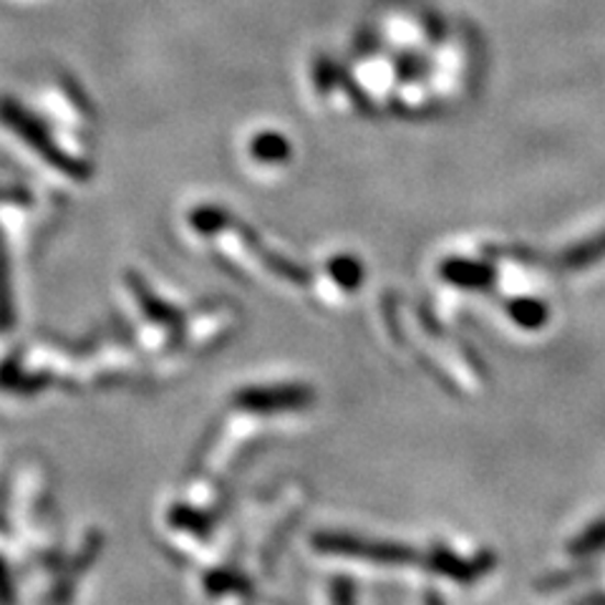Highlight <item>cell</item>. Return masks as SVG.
Returning a JSON list of instances; mask_svg holds the SVG:
<instances>
[{
    "label": "cell",
    "instance_id": "cell-15",
    "mask_svg": "<svg viewBox=\"0 0 605 605\" xmlns=\"http://www.w3.org/2000/svg\"><path fill=\"white\" fill-rule=\"evenodd\" d=\"M573 605H605V593H587L581 601H575Z\"/></svg>",
    "mask_w": 605,
    "mask_h": 605
},
{
    "label": "cell",
    "instance_id": "cell-12",
    "mask_svg": "<svg viewBox=\"0 0 605 605\" xmlns=\"http://www.w3.org/2000/svg\"><path fill=\"white\" fill-rule=\"evenodd\" d=\"M208 591L210 593H233V591H247V581L243 575L229 573V570H217L208 578Z\"/></svg>",
    "mask_w": 605,
    "mask_h": 605
},
{
    "label": "cell",
    "instance_id": "cell-8",
    "mask_svg": "<svg viewBox=\"0 0 605 605\" xmlns=\"http://www.w3.org/2000/svg\"><path fill=\"white\" fill-rule=\"evenodd\" d=\"M603 550H605V517L595 519V523L587 525L585 530L578 533L568 545L570 556L581 558V560L598 556V552H603Z\"/></svg>",
    "mask_w": 605,
    "mask_h": 605
},
{
    "label": "cell",
    "instance_id": "cell-14",
    "mask_svg": "<svg viewBox=\"0 0 605 605\" xmlns=\"http://www.w3.org/2000/svg\"><path fill=\"white\" fill-rule=\"evenodd\" d=\"M330 603L356 605V585L351 578H336L334 585H330Z\"/></svg>",
    "mask_w": 605,
    "mask_h": 605
},
{
    "label": "cell",
    "instance_id": "cell-4",
    "mask_svg": "<svg viewBox=\"0 0 605 605\" xmlns=\"http://www.w3.org/2000/svg\"><path fill=\"white\" fill-rule=\"evenodd\" d=\"M439 278L449 285L462 288V291L484 293V291H492V288H494V280H497V270H494V266L488 260L459 258V255H451V258L441 260Z\"/></svg>",
    "mask_w": 605,
    "mask_h": 605
},
{
    "label": "cell",
    "instance_id": "cell-6",
    "mask_svg": "<svg viewBox=\"0 0 605 605\" xmlns=\"http://www.w3.org/2000/svg\"><path fill=\"white\" fill-rule=\"evenodd\" d=\"M507 315L513 318L519 328L525 330H540L550 318L548 303H542L540 298L530 295H517L507 301Z\"/></svg>",
    "mask_w": 605,
    "mask_h": 605
},
{
    "label": "cell",
    "instance_id": "cell-16",
    "mask_svg": "<svg viewBox=\"0 0 605 605\" xmlns=\"http://www.w3.org/2000/svg\"><path fill=\"white\" fill-rule=\"evenodd\" d=\"M424 605H447L445 601H441V595L439 593H434V591H429V593H426L424 595Z\"/></svg>",
    "mask_w": 605,
    "mask_h": 605
},
{
    "label": "cell",
    "instance_id": "cell-2",
    "mask_svg": "<svg viewBox=\"0 0 605 605\" xmlns=\"http://www.w3.org/2000/svg\"><path fill=\"white\" fill-rule=\"evenodd\" d=\"M313 389L305 383H278V386H247L233 396V404L253 414L301 412L313 404Z\"/></svg>",
    "mask_w": 605,
    "mask_h": 605
},
{
    "label": "cell",
    "instance_id": "cell-1",
    "mask_svg": "<svg viewBox=\"0 0 605 605\" xmlns=\"http://www.w3.org/2000/svg\"><path fill=\"white\" fill-rule=\"evenodd\" d=\"M313 548L318 552H326V556L356 558V560L377 562V565H391V568L412 565V562H422L424 558L414 548H408V545L371 540L351 533H318L313 535Z\"/></svg>",
    "mask_w": 605,
    "mask_h": 605
},
{
    "label": "cell",
    "instance_id": "cell-11",
    "mask_svg": "<svg viewBox=\"0 0 605 605\" xmlns=\"http://www.w3.org/2000/svg\"><path fill=\"white\" fill-rule=\"evenodd\" d=\"M227 225V212L220 208H202L198 212H192V227L198 229V233L212 235L217 233V229H223Z\"/></svg>",
    "mask_w": 605,
    "mask_h": 605
},
{
    "label": "cell",
    "instance_id": "cell-10",
    "mask_svg": "<svg viewBox=\"0 0 605 605\" xmlns=\"http://www.w3.org/2000/svg\"><path fill=\"white\" fill-rule=\"evenodd\" d=\"M134 291H136V295H139V301L144 303V311L149 313V318L167 323V326H180V323H177L180 321V313H177L175 309H169V305H165V303H159L157 298L147 291V288L139 285V280L134 283Z\"/></svg>",
    "mask_w": 605,
    "mask_h": 605
},
{
    "label": "cell",
    "instance_id": "cell-3",
    "mask_svg": "<svg viewBox=\"0 0 605 605\" xmlns=\"http://www.w3.org/2000/svg\"><path fill=\"white\" fill-rule=\"evenodd\" d=\"M422 568L432 570V573L445 575L455 583H474L490 573L494 568V556L492 552H480L474 558H462L457 552H451L447 548H432L429 552H424L422 558Z\"/></svg>",
    "mask_w": 605,
    "mask_h": 605
},
{
    "label": "cell",
    "instance_id": "cell-5",
    "mask_svg": "<svg viewBox=\"0 0 605 605\" xmlns=\"http://www.w3.org/2000/svg\"><path fill=\"white\" fill-rule=\"evenodd\" d=\"M601 260H605V229L598 235L587 237V240L568 247V250L560 255V268L568 272H578L598 266Z\"/></svg>",
    "mask_w": 605,
    "mask_h": 605
},
{
    "label": "cell",
    "instance_id": "cell-9",
    "mask_svg": "<svg viewBox=\"0 0 605 605\" xmlns=\"http://www.w3.org/2000/svg\"><path fill=\"white\" fill-rule=\"evenodd\" d=\"M250 152L255 159L262 161V165H283V161L291 157V144H288L285 136L268 132L255 136Z\"/></svg>",
    "mask_w": 605,
    "mask_h": 605
},
{
    "label": "cell",
    "instance_id": "cell-7",
    "mask_svg": "<svg viewBox=\"0 0 605 605\" xmlns=\"http://www.w3.org/2000/svg\"><path fill=\"white\" fill-rule=\"evenodd\" d=\"M326 268H328L330 280H334V283L340 288V291L354 293V291H359V288L363 285L366 268L361 266V260L356 258V255H348V253L334 255V258L328 260Z\"/></svg>",
    "mask_w": 605,
    "mask_h": 605
},
{
    "label": "cell",
    "instance_id": "cell-13",
    "mask_svg": "<svg viewBox=\"0 0 605 605\" xmlns=\"http://www.w3.org/2000/svg\"><path fill=\"white\" fill-rule=\"evenodd\" d=\"M172 523L177 527H187V530H194V533H204L208 535L210 533V519L204 517L202 513H192V509H187V507H177L175 513H172Z\"/></svg>",
    "mask_w": 605,
    "mask_h": 605
}]
</instances>
